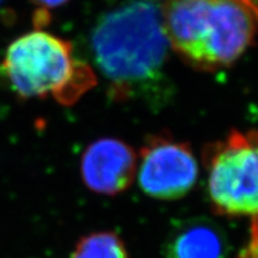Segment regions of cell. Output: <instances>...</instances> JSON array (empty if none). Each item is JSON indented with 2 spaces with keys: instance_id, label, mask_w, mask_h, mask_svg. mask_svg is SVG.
Returning a JSON list of instances; mask_svg holds the SVG:
<instances>
[{
  "instance_id": "obj_1",
  "label": "cell",
  "mask_w": 258,
  "mask_h": 258,
  "mask_svg": "<svg viewBox=\"0 0 258 258\" xmlns=\"http://www.w3.org/2000/svg\"><path fill=\"white\" fill-rule=\"evenodd\" d=\"M169 47L161 10L146 0H128L108 10L90 34L92 59L116 102L163 105L169 101Z\"/></svg>"
},
{
  "instance_id": "obj_2",
  "label": "cell",
  "mask_w": 258,
  "mask_h": 258,
  "mask_svg": "<svg viewBox=\"0 0 258 258\" xmlns=\"http://www.w3.org/2000/svg\"><path fill=\"white\" fill-rule=\"evenodd\" d=\"M170 46L191 67L231 66L256 36V16L241 0H167L161 10Z\"/></svg>"
},
{
  "instance_id": "obj_3",
  "label": "cell",
  "mask_w": 258,
  "mask_h": 258,
  "mask_svg": "<svg viewBox=\"0 0 258 258\" xmlns=\"http://www.w3.org/2000/svg\"><path fill=\"white\" fill-rule=\"evenodd\" d=\"M0 76L22 98L51 97L63 105H72L97 82L69 41L43 30L28 32L10 44Z\"/></svg>"
},
{
  "instance_id": "obj_4",
  "label": "cell",
  "mask_w": 258,
  "mask_h": 258,
  "mask_svg": "<svg viewBox=\"0 0 258 258\" xmlns=\"http://www.w3.org/2000/svg\"><path fill=\"white\" fill-rule=\"evenodd\" d=\"M203 163L214 212L258 221V131H232L209 144Z\"/></svg>"
},
{
  "instance_id": "obj_5",
  "label": "cell",
  "mask_w": 258,
  "mask_h": 258,
  "mask_svg": "<svg viewBox=\"0 0 258 258\" xmlns=\"http://www.w3.org/2000/svg\"><path fill=\"white\" fill-rule=\"evenodd\" d=\"M138 182L151 198L172 201L185 196L198 182L199 166L188 144L170 135H152L140 148Z\"/></svg>"
},
{
  "instance_id": "obj_6",
  "label": "cell",
  "mask_w": 258,
  "mask_h": 258,
  "mask_svg": "<svg viewBox=\"0 0 258 258\" xmlns=\"http://www.w3.org/2000/svg\"><path fill=\"white\" fill-rule=\"evenodd\" d=\"M137 164V154L128 144L115 138H102L84 151L80 175L91 191L117 195L133 183Z\"/></svg>"
},
{
  "instance_id": "obj_7",
  "label": "cell",
  "mask_w": 258,
  "mask_h": 258,
  "mask_svg": "<svg viewBox=\"0 0 258 258\" xmlns=\"http://www.w3.org/2000/svg\"><path fill=\"white\" fill-rule=\"evenodd\" d=\"M165 258H227L222 228L207 218H192L172 228L164 244Z\"/></svg>"
},
{
  "instance_id": "obj_8",
  "label": "cell",
  "mask_w": 258,
  "mask_h": 258,
  "mask_svg": "<svg viewBox=\"0 0 258 258\" xmlns=\"http://www.w3.org/2000/svg\"><path fill=\"white\" fill-rule=\"evenodd\" d=\"M71 258H129L123 240L114 232H95L83 237Z\"/></svg>"
},
{
  "instance_id": "obj_9",
  "label": "cell",
  "mask_w": 258,
  "mask_h": 258,
  "mask_svg": "<svg viewBox=\"0 0 258 258\" xmlns=\"http://www.w3.org/2000/svg\"><path fill=\"white\" fill-rule=\"evenodd\" d=\"M238 258H258V221L252 220L249 243Z\"/></svg>"
},
{
  "instance_id": "obj_10",
  "label": "cell",
  "mask_w": 258,
  "mask_h": 258,
  "mask_svg": "<svg viewBox=\"0 0 258 258\" xmlns=\"http://www.w3.org/2000/svg\"><path fill=\"white\" fill-rule=\"evenodd\" d=\"M30 2L41 10H51L60 8V6L66 4L69 0H30Z\"/></svg>"
},
{
  "instance_id": "obj_11",
  "label": "cell",
  "mask_w": 258,
  "mask_h": 258,
  "mask_svg": "<svg viewBox=\"0 0 258 258\" xmlns=\"http://www.w3.org/2000/svg\"><path fill=\"white\" fill-rule=\"evenodd\" d=\"M241 2H244V3H252V2H256V0H241Z\"/></svg>"
},
{
  "instance_id": "obj_12",
  "label": "cell",
  "mask_w": 258,
  "mask_h": 258,
  "mask_svg": "<svg viewBox=\"0 0 258 258\" xmlns=\"http://www.w3.org/2000/svg\"><path fill=\"white\" fill-rule=\"evenodd\" d=\"M146 2H148V0H146ZM150 2H158V0H150Z\"/></svg>"
},
{
  "instance_id": "obj_13",
  "label": "cell",
  "mask_w": 258,
  "mask_h": 258,
  "mask_svg": "<svg viewBox=\"0 0 258 258\" xmlns=\"http://www.w3.org/2000/svg\"><path fill=\"white\" fill-rule=\"evenodd\" d=\"M3 2V0H0V3H2Z\"/></svg>"
}]
</instances>
